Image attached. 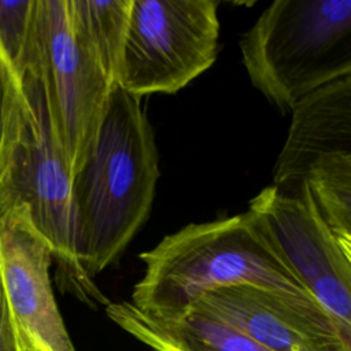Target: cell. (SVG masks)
<instances>
[{
    "label": "cell",
    "mask_w": 351,
    "mask_h": 351,
    "mask_svg": "<svg viewBox=\"0 0 351 351\" xmlns=\"http://www.w3.org/2000/svg\"><path fill=\"white\" fill-rule=\"evenodd\" d=\"M0 351H22L0 273Z\"/></svg>",
    "instance_id": "16"
},
{
    "label": "cell",
    "mask_w": 351,
    "mask_h": 351,
    "mask_svg": "<svg viewBox=\"0 0 351 351\" xmlns=\"http://www.w3.org/2000/svg\"><path fill=\"white\" fill-rule=\"evenodd\" d=\"M74 32L112 85L119 82L133 0H67Z\"/></svg>",
    "instance_id": "12"
},
{
    "label": "cell",
    "mask_w": 351,
    "mask_h": 351,
    "mask_svg": "<svg viewBox=\"0 0 351 351\" xmlns=\"http://www.w3.org/2000/svg\"><path fill=\"white\" fill-rule=\"evenodd\" d=\"M52 252L26 211L0 203V273L22 351H77L58 308Z\"/></svg>",
    "instance_id": "8"
},
{
    "label": "cell",
    "mask_w": 351,
    "mask_h": 351,
    "mask_svg": "<svg viewBox=\"0 0 351 351\" xmlns=\"http://www.w3.org/2000/svg\"><path fill=\"white\" fill-rule=\"evenodd\" d=\"M111 321L154 351H267L221 319L189 308L158 317L140 311L130 302H110Z\"/></svg>",
    "instance_id": "11"
},
{
    "label": "cell",
    "mask_w": 351,
    "mask_h": 351,
    "mask_svg": "<svg viewBox=\"0 0 351 351\" xmlns=\"http://www.w3.org/2000/svg\"><path fill=\"white\" fill-rule=\"evenodd\" d=\"M29 101L23 80L0 48V189L26 125Z\"/></svg>",
    "instance_id": "14"
},
{
    "label": "cell",
    "mask_w": 351,
    "mask_h": 351,
    "mask_svg": "<svg viewBox=\"0 0 351 351\" xmlns=\"http://www.w3.org/2000/svg\"><path fill=\"white\" fill-rule=\"evenodd\" d=\"M159 176L141 97L115 84L93 148L73 177L80 258L90 278L114 265L147 222Z\"/></svg>",
    "instance_id": "1"
},
{
    "label": "cell",
    "mask_w": 351,
    "mask_h": 351,
    "mask_svg": "<svg viewBox=\"0 0 351 351\" xmlns=\"http://www.w3.org/2000/svg\"><path fill=\"white\" fill-rule=\"evenodd\" d=\"M302 287L351 341V255L318 215L304 186L296 197L263 188L248 203Z\"/></svg>",
    "instance_id": "7"
},
{
    "label": "cell",
    "mask_w": 351,
    "mask_h": 351,
    "mask_svg": "<svg viewBox=\"0 0 351 351\" xmlns=\"http://www.w3.org/2000/svg\"><path fill=\"white\" fill-rule=\"evenodd\" d=\"M27 75L41 86L52 136L73 180L93 148L114 85L77 37L67 0H37Z\"/></svg>",
    "instance_id": "5"
},
{
    "label": "cell",
    "mask_w": 351,
    "mask_h": 351,
    "mask_svg": "<svg viewBox=\"0 0 351 351\" xmlns=\"http://www.w3.org/2000/svg\"><path fill=\"white\" fill-rule=\"evenodd\" d=\"M302 186L324 223L351 255V154L318 159L308 167Z\"/></svg>",
    "instance_id": "13"
},
{
    "label": "cell",
    "mask_w": 351,
    "mask_h": 351,
    "mask_svg": "<svg viewBox=\"0 0 351 351\" xmlns=\"http://www.w3.org/2000/svg\"><path fill=\"white\" fill-rule=\"evenodd\" d=\"M215 0H133L118 85L143 97L176 93L208 70L219 48Z\"/></svg>",
    "instance_id": "6"
},
{
    "label": "cell",
    "mask_w": 351,
    "mask_h": 351,
    "mask_svg": "<svg viewBox=\"0 0 351 351\" xmlns=\"http://www.w3.org/2000/svg\"><path fill=\"white\" fill-rule=\"evenodd\" d=\"M251 84L282 115L351 75V0H276L239 43Z\"/></svg>",
    "instance_id": "3"
},
{
    "label": "cell",
    "mask_w": 351,
    "mask_h": 351,
    "mask_svg": "<svg viewBox=\"0 0 351 351\" xmlns=\"http://www.w3.org/2000/svg\"><path fill=\"white\" fill-rule=\"evenodd\" d=\"M191 308L221 319L267 351H351L333 318L310 298L241 284L207 292Z\"/></svg>",
    "instance_id": "9"
},
{
    "label": "cell",
    "mask_w": 351,
    "mask_h": 351,
    "mask_svg": "<svg viewBox=\"0 0 351 351\" xmlns=\"http://www.w3.org/2000/svg\"><path fill=\"white\" fill-rule=\"evenodd\" d=\"M138 258L145 269L130 303L151 315L181 314L204 293L241 284L314 299L291 271L259 217L250 210L189 223Z\"/></svg>",
    "instance_id": "2"
},
{
    "label": "cell",
    "mask_w": 351,
    "mask_h": 351,
    "mask_svg": "<svg viewBox=\"0 0 351 351\" xmlns=\"http://www.w3.org/2000/svg\"><path fill=\"white\" fill-rule=\"evenodd\" d=\"M291 115L288 136L276 160L273 186L296 197L314 162L333 154H351V75L308 93Z\"/></svg>",
    "instance_id": "10"
},
{
    "label": "cell",
    "mask_w": 351,
    "mask_h": 351,
    "mask_svg": "<svg viewBox=\"0 0 351 351\" xmlns=\"http://www.w3.org/2000/svg\"><path fill=\"white\" fill-rule=\"evenodd\" d=\"M37 0H0V48L23 80L36 52Z\"/></svg>",
    "instance_id": "15"
},
{
    "label": "cell",
    "mask_w": 351,
    "mask_h": 351,
    "mask_svg": "<svg viewBox=\"0 0 351 351\" xmlns=\"http://www.w3.org/2000/svg\"><path fill=\"white\" fill-rule=\"evenodd\" d=\"M23 86L29 111L21 143L0 189V203H14L26 211L51 248L55 281L63 293L90 307H106L108 298L81 263L73 180L52 136L41 86L32 75L23 77Z\"/></svg>",
    "instance_id": "4"
}]
</instances>
